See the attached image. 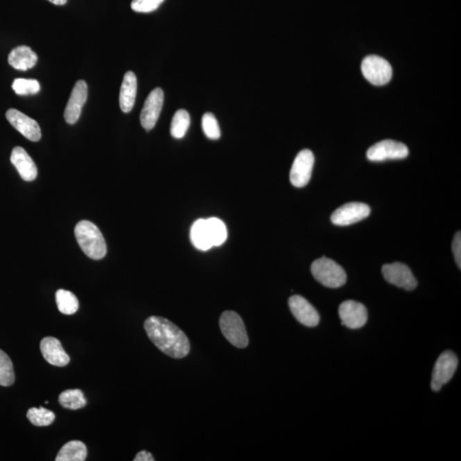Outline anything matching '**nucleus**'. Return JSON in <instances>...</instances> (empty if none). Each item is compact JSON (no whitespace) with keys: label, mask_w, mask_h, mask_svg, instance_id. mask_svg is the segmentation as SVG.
I'll list each match as a JSON object with an SVG mask.
<instances>
[{"label":"nucleus","mask_w":461,"mask_h":461,"mask_svg":"<svg viewBox=\"0 0 461 461\" xmlns=\"http://www.w3.org/2000/svg\"><path fill=\"white\" fill-rule=\"evenodd\" d=\"M144 327L152 343L165 355L181 359L189 354L191 345L188 337L169 319L151 316L144 321Z\"/></svg>","instance_id":"f257e3e1"},{"label":"nucleus","mask_w":461,"mask_h":461,"mask_svg":"<svg viewBox=\"0 0 461 461\" xmlns=\"http://www.w3.org/2000/svg\"><path fill=\"white\" fill-rule=\"evenodd\" d=\"M74 235L81 250L92 260H101L106 255L107 246L103 234L94 223L81 221L74 228Z\"/></svg>","instance_id":"f03ea898"},{"label":"nucleus","mask_w":461,"mask_h":461,"mask_svg":"<svg viewBox=\"0 0 461 461\" xmlns=\"http://www.w3.org/2000/svg\"><path fill=\"white\" fill-rule=\"evenodd\" d=\"M311 273L315 280L328 288H340L347 281V275L333 260L323 256L312 263Z\"/></svg>","instance_id":"7ed1b4c3"},{"label":"nucleus","mask_w":461,"mask_h":461,"mask_svg":"<svg viewBox=\"0 0 461 461\" xmlns=\"http://www.w3.org/2000/svg\"><path fill=\"white\" fill-rule=\"evenodd\" d=\"M220 328L230 344L239 349L246 348L249 337L243 319L234 311H226L220 318Z\"/></svg>","instance_id":"20e7f679"},{"label":"nucleus","mask_w":461,"mask_h":461,"mask_svg":"<svg viewBox=\"0 0 461 461\" xmlns=\"http://www.w3.org/2000/svg\"><path fill=\"white\" fill-rule=\"evenodd\" d=\"M364 77L373 85H384L392 78V65L385 58L371 55L364 58L362 62Z\"/></svg>","instance_id":"39448f33"},{"label":"nucleus","mask_w":461,"mask_h":461,"mask_svg":"<svg viewBox=\"0 0 461 461\" xmlns=\"http://www.w3.org/2000/svg\"><path fill=\"white\" fill-rule=\"evenodd\" d=\"M457 367L458 358L455 353L449 351L442 353L433 368L430 385L433 392H439L442 386L451 380Z\"/></svg>","instance_id":"423d86ee"},{"label":"nucleus","mask_w":461,"mask_h":461,"mask_svg":"<svg viewBox=\"0 0 461 461\" xmlns=\"http://www.w3.org/2000/svg\"><path fill=\"white\" fill-rule=\"evenodd\" d=\"M314 165L315 156L311 151L305 149L297 154L290 173V180L294 187L302 188L308 184Z\"/></svg>","instance_id":"0eeeda50"},{"label":"nucleus","mask_w":461,"mask_h":461,"mask_svg":"<svg viewBox=\"0 0 461 461\" xmlns=\"http://www.w3.org/2000/svg\"><path fill=\"white\" fill-rule=\"evenodd\" d=\"M409 154L406 144L394 140H383L368 149L367 157L371 162L406 158Z\"/></svg>","instance_id":"6e6552de"},{"label":"nucleus","mask_w":461,"mask_h":461,"mask_svg":"<svg viewBox=\"0 0 461 461\" xmlns=\"http://www.w3.org/2000/svg\"><path fill=\"white\" fill-rule=\"evenodd\" d=\"M382 274L389 284L412 291L417 287L418 282L407 265L401 262L385 264L382 267Z\"/></svg>","instance_id":"1a4fd4ad"},{"label":"nucleus","mask_w":461,"mask_h":461,"mask_svg":"<svg viewBox=\"0 0 461 461\" xmlns=\"http://www.w3.org/2000/svg\"><path fill=\"white\" fill-rule=\"evenodd\" d=\"M370 207L363 203H348L333 212L330 221L334 225L349 226L368 217Z\"/></svg>","instance_id":"9d476101"},{"label":"nucleus","mask_w":461,"mask_h":461,"mask_svg":"<svg viewBox=\"0 0 461 461\" xmlns=\"http://www.w3.org/2000/svg\"><path fill=\"white\" fill-rule=\"evenodd\" d=\"M165 101V92L158 87L149 94L140 114V124L146 131L154 128L158 121Z\"/></svg>","instance_id":"9b49d317"},{"label":"nucleus","mask_w":461,"mask_h":461,"mask_svg":"<svg viewBox=\"0 0 461 461\" xmlns=\"http://www.w3.org/2000/svg\"><path fill=\"white\" fill-rule=\"evenodd\" d=\"M338 314H340L342 325L349 329L362 328L367 321L368 315L366 307L356 301H345L340 305Z\"/></svg>","instance_id":"f8f14e48"},{"label":"nucleus","mask_w":461,"mask_h":461,"mask_svg":"<svg viewBox=\"0 0 461 461\" xmlns=\"http://www.w3.org/2000/svg\"><path fill=\"white\" fill-rule=\"evenodd\" d=\"M7 120L18 132L21 133L26 139L37 142L42 139V130L38 122L21 111L10 109L6 112Z\"/></svg>","instance_id":"ddd939ff"},{"label":"nucleus","mask_w":461,"mask_h":461,"mask_svg":"<svg viewBox=\"0 0 461 461\" xmlns=\"http://www.w3.org/2000/svg\"><path fill=\"white\" fill-rule=\"evenodd\" d=\"M290 310L294 316L305 326L315 327L319 323V315L312 305L304 297L295 295L290 297L289 299Z\"/></svg>","instance_id":"4468645a"},{"label":"nucleus","mask_w":461,"mask_h":461,"mask_svg":"<svg viewBox=\"0 0 461 461\" xmlns=\"http://www.w3.org/2000/svg\"><path fill=\"white\" fill-rule=\"evenodd\" d=\"M87 85L84 81H77L70 94L68 103L65 110V119L67 124H74L81 115V110L87 102Z\"/></svg>","instance_id":"2eb2a0df"},{"label":"nucleus","mask_w":461,"mask_h":461,"mask_svg":"<svg viewBox=\"0 0 461 461\" xmlns=\"http://www.w3.org/2000/svg\"><path fill=\"white\" fill-rule=\"evenodd\" d=\"M44 359L51 365L62 367L68 365L70 358L63 349L61 342L53 337L43 338L40 344Z\"/></svg>","instance_id":"dca6fc26"},{"label":"nucleus","mask_w":461,"mask_h":461,"mask_svg":"<svg viewBox=\"0 0 461 461\" xmlns=\"http://www.w3.org/2000/svg\"><path fill=\"white\" fill-rule=\"evenodd\" d=\"M10 162L16 167L22 180L28 182L35 180L38 169L31 156L24 148L17 146L13 149L11 152Z\"/></svg>","instance_id":"f3484780"},{"label":"nucleus","mask_w":461,"mask_h":461,"mask_svg":"<svg viewBox=\"0 0 461 461\" xmlns=\"http://www.w3.org/2000/svg\"><path fill=\"white\" fill-rule=\"evenodd\" d=\"M137 81L135 74L128 72L125 74L122 81L119 103L121 110L124 113H129L135 106L137 95Z\"/></svg>","instance_id":"a211bd4d"},{"label":"nucleus","mask_w":461,"mask_h":461,"mask_svg":"<svg viewBox=\"0 0 461 461\" xmlns=\"http://www.w3.org/2000/svg\"><path fill=\"white\" fill-rule=\"evenodd\" d=\"M38 61V56L36 55L31 47L21 46L15 48L10 51L8 62L14 69L26 72L35 66Z\"/></svg>","instance_id":"6ab92c4d"},{"label":"nucleus","mask_w":461,"mask_h":461,"mask_svg":"<svg viewBox=\"0 0 461 461\" xmlns=\"http://www.w3.org/2000/svg\"><path fill=\"white\" fill-rule=\"evenodd\" d=\"M190 236L192 244L200 251H206L213 247L207 221L203 219H199L193 223Z\"/></svg>","instance_id":"aec40b11"},{"label":"nucleus","mask_w":461,"mask_h":461,"mask_svg":"<svg viewBox=\"0 0 461 461\" xmlns=\"http://www.w3.org/2000/svg\"><path fill=\"white\" fill-rule=\"evenodd\" d=\"M87 449L84 442L70 441L62 446L56 461H84L87 459Z\"/></svg>","instance_id":"412c9836"},{"label":"nucleus","mask_w":461,"mask_h":461,"mask_svg":"<svg viewBox=\"0 0 461 461\" xmlns=\"http://www.w3.org/2000/svg\"><path fill=\"white\" fill-rule=\"evenodd\" d=\"M56 303H57L58 310L62 314L72 315L76 314L79 310V301L72 292L66 290H58L56 292Z\"/></svg>","instance_id":"4be33fe9"},{"label":"nucleus","mask_w":461,"mask_h":461,"mask_svg":"<svg viewBox=\"0 0 461 461\" xmlns=\"http://www.w3.org/2000/svg\"><path fill=\"white\" fill-rule=\"evenodd\" d=\"M59 403L67 409L78 410L87 405V399L81 389H67L60 394L58 397Z\"/></svg>","instance_id":"5701e85b"},{"label":"nucleus","mask_w":461,"mask_h":461,"mask_svg":"<svg viewBox=\"0 0 461 461\" xmlns=\"http://www.w3.org/2000/svg\"><path fill=\"white\" fill-rule=\"evenodd\" d=\"M190 124H191V118H190L187 111L185 110H177L171 122V135L176 139H182L187 133Z\"/></svg>","instance_id":"b1692460"},{"label":"nucleus","mask_w":461,"mask_h":461,"mask_svg":"<svg viewBox=\"0 0 461 461\" xmlns=\"http://www.w3.org/2000/svg\"><path fill=\"white\" fill-rule=\"evenodd\" d=\"M206 221L213 246H221L228 237V230L224 222L215 217L207 219Z\"/></svg>","instance_id":"393cba45"},{"label":"nucleus","mask_w":461,"mask_h":461,"mask_svg":"<svg viewBox=\"0 0 461 461\" xmlns=\"http://www.w3.org/2000/svg\"><path fill=\"white\" fill-rule=\"evenodd\" d=\"M15 378L13 363L9 355L0 349V385L9 387L14 384Z\"/></svg>","instance_id":"a878e982"},{"label":"nucleus","mask_w":461,"mask_h":461,"mask_svg":"<svg viewBox=\"0 0 461 461\" xmlns=\"http://www.w3.org/2000/svg\"><path fill=\"white\" fill-rule=\"evenodd\" d=\"M29 421L35 426H48L53 423L56 416L53 411L40 407L32 408L27 412Z\"/></svg>","instance_id":"bb28decb"},{"label":"nucleus","mask_w":461,"mask_h":461,"mask_svg":"<svg viewBox=\"0 0 461 461\" xmlns=\"http://www.w3.org/2000/svg\"><path fill=\"white\" fill-rule=\"evenodd\" d=\"M12 89L17 95H35L40 92V85L38 81L19 78L13 81Z\"/></svg>","instance_id":"cd10ccee"},{"label":"nucleus","mask_w":461,"mask_h":461,"mask_svg":"<svg viewBox=\"0 0 461 461\" xmlns=\"http://www.w3.org/2000/svg\"><path fill=\"white\" fill-rule=\"evenodd\" d=\"M202 126L204 135L210 140H217L221 137V129L217 119L212 113L208 112L203 115L202 118Z\"/></svg>","instance_id":"c85d7f7f"},{"label":"nucleus","mask_w":461,"mask_h":461,"mask_svg":"<svg viewBox=\"0 0 461 461\" xmlns=\"http://www.w3.org/2000/svg\"><path fill=\"white\" fill-rule=\"evenodd\" d=\"M165 0H133L131 8L135 12L150 13L159 8Z\"/></svg>","instance_id":"c756f323"},{"label":"nucleus","mask_w":461,"mask_h":461,"mask_svg":"<svg viewBox=\"0 0 461 461\" xmlns=\"http://www.w3.org/2000/svg\"><path fill=\"white\" fill-rule=\"evenodd\" d=\"M453 253L455 255L457 265L459 269L461 267V234L458 232L455 234V239L453 240Z\"/></svg>","instance_id":"7c9ffc66"},{"label":"nucleus","mask_w":461,"mask_h":461,"mask_svg":"<svg viewBox=\"0 0 461 461\" xmlns=\"http://www.w3.org/2000/svg\"><path fill=\"white\" fill-rule=\"evenodd\" d=\"M135 461H155L154 457L152 456L151 453L146 451H140L137 453Z\"/></svg>","instance_id":"2f4dec72"},{"label":"nucleus","mask_w":461,"mask_h":461,"mask_svg":"<svg viewBox=\"0 0 461 461\" xmlns=\"http://www.w3.org/2000/svg\"><path fill=\"white\" fill-rule=\"evenodd\" d=\"M48 1L56 6H63L65 5L68 0H48Z\"/></svg>","instance_id":"473e14b6"}]
</instances>
